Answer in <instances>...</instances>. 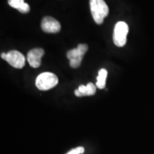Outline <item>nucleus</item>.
Listing matches in <instances>:
<instances>
[{
    "label": "nucleus",
    "instance_id": "nucleus-1",
    "mask_svg": "<svg viewBox=\"0 0 154 154\" xmlns=\"http://www.w3.org/2000/svg\"><path fill=\"white\" fill-rule=\"evenodd\" d=\"M90 9L94 20L98 24H101L109 14V7L103 0H90Z\"/></svg>",
    "mask_w": 154,
    "mask_h": 154
},
{
    "label": "nucleus",
    "instance_id": "nucleus-2",
    "mask_svg": "<svg viewBox=\"0 0 154 154\" xmlns=\"http://www.w3.org/2000/svg\"><path fill=\"white\" fill-rule=\"evenodd\" d=\"M59 79L54 74L44 72L39 74L36 79V86L42 91H47L57 85Z\"/></svg>",
    "mask_w": 154,
    "mask_h": 154
},
{
    "label": "nucleus",
    "instance_id": "nucleus-3",
    "mask_svg": "<svg viewBox=\"0 0 154 154\" xmlns=\"http://www.w3.org/2000/svg\"><path fill=\"white\" fill-rule=\"evenodd\" d=\"M128 26L126 22H119L115 25L113 34V41L116 46L123 47L126 45Z\"/></svg>",
    "mask_w": 154,
    "mask_h": 154
},
{
    "label": "nucleus",
    "instance_id": "nucleus-4",
    "mask_svg": "<svg viewBox=\"0 0 154 154\" xmlns=\"http://www.w3.org/2000/svg\"><path fill=\"white\" fill-rule=\"evenodd\" d=\"M5 61H7L11 66L14 67L17 69H22L25 65V59L24 56L18 51H9L7 53Z\"/></svg>",
    "mask_w": 154,
    "mask_h": 154
},
{
    "label": "nucleus",
    "instance_id": "nucleus-5",
    "mask_svg": "<svg viewBox=\"0 0 154 154\" xmlns=\"http://www.w3.org/2000/svg\"><path fill=\"white\" fill-rule=\"evenodd\" d=\"M41 26L47 33H57L61 30V24L57 19L51 17H46L42 19Z\"/></svg>",
    "mask_w": 154,
    "mask_h": 154
},
{
    "label": "nucleus",
    "instance_id": "nucleus-6",
    "mask_svg": "<svg viewBox=\"0 0 154 154\" xmlns=\"http://www.w3.org/2000/svg\"><path fill=\"white\" fill-rule=\"evenodd\" d=\"M44 54V51L41 48H36L30 50L27 54V61L33 68H38L42 63V58Z\"/></svg>",
    "mask_w": 154,
    "mask_h": 154
},
{
    "label": "nucleus",
    "instance_id": "nucleus-7",
    "mask_svg": "<svg viewBox=\"0 0 154 154\" xmlns=\"http://www.w3.org/2000/svg\"><path fill=\"white\" fill-rule=\"evenodd\" d=\"M96 86L93 83H88L86 86L81 85L78 89L74 91L75 95L78 97H82L84 96H92L96 94Z\"/></svg>",
    "mask_w": 154,
    "mask_h": 154
},
{
    "label": "nucleus",
    "instance_id": "nucleus-8",
    "mask_svg": "<svg viewBox=\"0 0 154 154\" xmlns=\"http://www.w3.org/2000/svg\"><path fill=\"white\" fill-rule=\"evenodd\" d=\"M8 3L11 7L17 9L19 11L24 14L28 13L30 10L29 5L24 2V0H8Z\"/></svg>",
    "mask_w": 154,
    "mask_h": 154
},
{
    "label": "nucleus",
    "instance_id": "nucleus-9",
    "mask_svg": "<svg viewBox=\"0 0 154 154\" xmlns=\"http://www.w3.org/2000/svg\"><path fill=\"white\" fill-rule=\"evenodd\" d=\"M106 76H107V71L104 69H102L99 70V75H98L97 82L96 83V86L97 88L102 89L104 88L106 86Z\"/></svg>",
    "mask_w": 154,
    "mask_h": 154
},
{
    "label": "nucleus",
    "instance_id": "nucleus-10",
    "mask_svg": "<svg viewBox=\"0 0 154 154\" xmlns=\"http://www.w3.org/2000/svg\"><path fill=\"white\" fill-rule=\"evenodd\" d=\"M66 57L69 60H72V59H77V58H81V59H83L84 57V54H82V53L79 52L78 49H74L69 51L66 54Z\"/></svg>",
    "mask_w": 154,
    "mask_h": 154
},
{
    "label": "nucleus",
    "instance_id": "nucleus-11",
    "mask_svg": "<svg viewBox=\"0 0 154 154\" xmlns=\"http://www.w3.org/2000/svg\"><path fill=\"white\" fill-rule=\"evenodd\" d=\"M84 153V147H78L76 149L72 150L67 154H82Z\"/></svg>",
    "mask_w": 154,
    "mask_h": 154
},
{
    "label": "nucleus",
    "instance_id": "nucleus-12",
    "mask_svg": "<svg viewBox=\"0 0 154 154\" xmlns=\"http://www.w3.org/2000/svg\"><path fill=\"white\" fill-rule=\"evenodd\" d=\"M6 56H7V54H6V53H2L1 54V57L3 59H5V60L6 59Z\"/></svg>",
    "mask_w": 154,
    "mask_h": 154
}]
</instances>
